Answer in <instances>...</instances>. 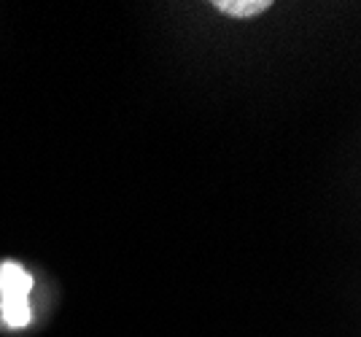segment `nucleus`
<instances>
[{
	"label": "nucleus",
	"mask_w": 361,
	"mask_h": 337,
	"mask_svg": "<svg viewBox=\"0 0 361 337\" xmlns=\"http://www.w3.org/2000/svg\"><path fill=\"white\" fill-rule=\"evenodd\" d=\"M30 291L32 276L16 262L0 264V310L3 321L11 329H25L30 324Z\"/></svg>",
	"instance_id": "obj_1"
},
{
	"label": "nucleus",
	"mask_w": 361,
	"mask_h": 337,
	"mask_svg": "<svg viewBox=\"0 0 361 337\" xmlns=\"http://www.w3.org/2000/svg\"><path fill=\"white\" fill-rule=\"evenodd\" d=\"M213 8L229 19H256L272 8V0H216Z\"/></svg>",
	"instance_id": "obj_2"
}]
</instances>
